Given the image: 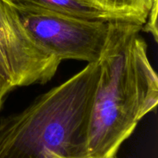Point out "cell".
Returning a JSON list of instances; mask_svg holds the SVG:
<instances>
[{
  "label": "cell",
  "mask_w": 158,
  "mask_h": 158,
  "mask_svg": "<svg viewBox=\"0 0 158 158\" xmlns=\"http://www.w3.org/2000/svg\"><path fill=\"white\" fill-rule=\"evenodd\" d=\"M15 6L32 38L59 60H83L88 64L99 61L106 46L110 21Z\"/></svg>",
  "instance_id": "cell-3"
},
{
  "label": "cell",
  "mask_w": 158,
  "mask_h": 158,
  "mask_svg": "<svg viewBox=\"0 0 158 158\" xmlns=\"http://www.w3.org/2000/svg\"><path fill=\"white\" fill-rule=\"evenodd\" d=\"M98 62L0 120V158H46L49 153L86 156L88 121L98 80Z\"/></svg>",
  "instance_id": "cell-2"
},
{
  "label": "cell",
  "mask_w": 158,
  "mask_h": 158,
  "mask_svg": "<svg viewBox=\"0 0 158 158\" xmlns=\"http://www.w3.org/2000/svg\"><path fill=\"white\" fill-rule=\"evenodd\" d=\"M13 89L14 88L12 86V85L0 74V109H1L6 94Z\"/></svg>",
  "instance_id": "cell-8"
},
{
  "label": "cell",
  "mask_w": 158,
  "mask_h": 158,
  "mask_svg": "<svg viewBox=\"0 0 158 158\" xmlns=\"http://www.w3.org/2000/svg\"><path fill=\"white\" fill-rule=\"evenodd\" d=\"M15 5L91 20H119L85 0H12ZM122 21V20H121Z\"/></svg>",
  "instance_id": "cell-5"
},
{
  "label": "cell",
  "mask_w": 158,
  "mask_h": 158,
  "mask_svg": "<svg viewBox=\"0 0 158 158\" xmlns=\"http://www.w3.org/2000/svg\"><path fill=\"white\" fill-rule=\"evenodd\" d=\"M157 0H153L152 7L150 10L146 22L142 26L141 30L152 34L156 42L158 41L157 33Z\"/></svg>",
  "instance_id": "cell-7"
},
{
  "label": "cell",
  "mask_w": 158,
  "mask_h": 158,
  "mask_svg": "<svg viewBox=\"0 0 158 158\" xmlns=\"http://www.w3.org/2000/svg\"><path fill=\"white\" fill-rule=\"evenodd\" d=\"M46 158H94V157H89V156H63V155L57 154L55 153H49L47 154V156H46ZM110 158H116L114 157H110Z\"/></svg>",
  "instance_id": "cell-9"
},
{
  "label": "cell",
  "mask_w": 158,
  "mask_h": 158,
  "mask_svg": "<svg viewBox=\"0 0 158 158\" xmlns=\"http://www.w3.org/2000/svg\"><path fill=\"white\" fill-rule=\"evenodd\" d=\"M142 26L110 22L106 46L98 61L85 156L114 157L139 122L157 106L158 78L140 36Z\"/></svg>",
  "instance_id": "cell-1"
},
{
  "label": "cell",
  "mask_w": 158,
  "mask_h": 158,
  "mask_svg": "<svg viewBox=\"0 0 158 158\" xmlns=\"http://www.w3.org/2000/svg\"><path fill=\"white\" fill-rule=\"evenodd\" d=\"M117 20L143 25L153 0H85Z\"/></svg>",
  "instance_id": "cell-6"
},
{
  "label": "cell",
  "mask_w": 158,
  "mask_h": 158,
  "mask_svg": "<svg viewBox=\"0 0 158 158\" xmlns=\"http://www.w3.org/2000/svg\"><path fill=\"white\" fill-rule=\"evenodd\" d=\"M60 63L29 34L13 2L0 0V74L12 86L47 83Z\"/></svg>",
  "instance_id": "cell-4"
}]
</instances>
